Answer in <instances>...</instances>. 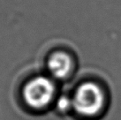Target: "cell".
I'll use <instances>...</instances> for the list:
<instances>
[{
  "label": "cell",
  "instance_id": "1",
  "mask_svg": "<svg viewBox=\"0 0 121 120\" xmlns=\"http://www.w3.org/2000/svg\"><path fill=\"white\" fill-rule=\"evenodd\" d=\"M72 102L73 108L79 113L92 116L101 110L104 94L96 85L86 83L78 88Z\"/></svg>",
  "mask_w": 121,
  "mask_h": 120
},
{
  "label": "cell",
  "instance_id": "3",
  "mask_svg": "<svg viewBox=\"0 0 121 120\" xmlns=\"http://www.w3.org/2000/svg\"><path fill=\"white\" fill-rule=\"evenodd\" d=\"M72 61L70 57L64 52L53 54L48 61V68L55 78L63 79L71 70Z\"/></svg>",
  "mask_w": 121,
  "mask_h": 120
},
{
  "label": "cell",
  "instance_id": "4",
  "mask_svg": "<svg viewBox=\"0 0 121 120\" xmlns=\"http://www.w3.org/2000/svg\"><path fill=\"white\" fill-rule=\"evenodd\" d=\"M71 105H73V102L66 96L60 97L57 101V108L60 110H66Z\"/></svg>",
  "mask_w": 121,
  "mask_h": 120
},
{
  "label": "cell",
  "instance_id": "2",
  "mask_svg": "<svg viewBox=\"0 0 121 120\" xmlns=\"http://www.w3.org/2000/svg\"><path fill=\"white\" fill-rule=\"evenodd\" d=\"M54 93L55 87L53 82L46 77L39 76L30 80L25 86L23 96L30 107L40 109L51 102Z\"/></svg>",
  "mask_w": 121,
  "mask_h": 120
}]
</instances>
